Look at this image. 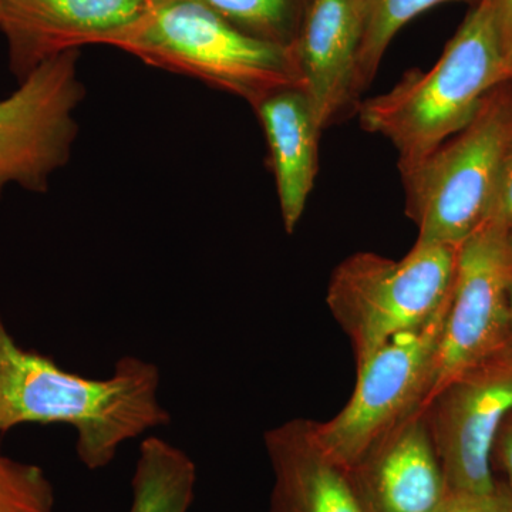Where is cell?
<instances>
[{"mask_svg": "<svg viewBox=\"0 0 512 512\" xmlns=\"http://www.w3.org/2000/svg\"><path fill=\"white\" fill-rule=\"evenodd\" d=\"M493 3L505 72L508 79L512 80V0H493Z\"/></svg>", "mask_w": 512, "mask_h": 512, "instance_id": "44dd1931", "label": "cell"}, {"mask_svg": "<svg viewBox=\"0 0 512 512\" xmlns=\"http://www.w3.org/2000/svg\"><path fill=\"white\" fill-rule=\"evenodd\" d=\"M362 2V40L357 55L355 90L362 96L375 80L387 47L404 25L434 6L447 2L478 0H360Z\"/></svg>", "mask_w": 512, "mask_h": 512, "instance_id": "2e32d148", "label": "cell"}, {"mask_svg": "<svg viewBox=\"0 0 512 512\" xmlns=\"http://www.w3.org/2000/svg\"><path fill=\"white\" fill-rule=\"evenodd\" d=\"M256 39L291 49L311 0H197Z\"/></svg>", "mask_w": 512, "mask_h": 512, "instance_id": "e0dca14e", "label": "cell"}, {"mask_svg": "<svg viewBox=\"0 0 512 512\" xmlns=\"http://www.w3.org/2000/svg\"><path fill=\"white\" fill-rule=\"evenodd\" d=\"M511 286L507 227L485 222L457 249L450 301L423 407L451 380L511 345Z\"/></svg>", "mask_w": 512, "mask_h": 512, "instance_id": "52a82bcc", "label": "cell"}, {"mask_svg": "<svg viewBox=\"0 0 512 512\" xmlns=\"http://www.w3.org/2000/svg\"><path fill=\"white\" fill-rule=\"evenodd\" d=\"M493 456L497 457L498 463L503 467L505 476L508 478V487L512 491V413L504 420L503 426L498 431Z\"/></svg>", "mask_w": 512, "mask_h": 512, "instance_id": "7402d4cb", "label": "cell"}, {"mask_svg": "<svg viewBox=\"0 0 512 512\" xmlns=\"http://www.w3.org/2000/svg\"><path fill=\"white\" fill-rule=\"evenodd\" d=\"M80 50L40 64L0 100V197L9 185L43 194L72 157L86 97Z\"/></svg>", "mask_w": 512, "mask_h": 512, "instance_id": "ba28073f", "label": "cell"}, {"mask_svg": "<svg viewBox=\"0 0 512 512\" xmlns=\"http://www.w3.org/2000/svg\"><path fill=\"white\" fill-rule=\"evenodd\" d=\"M488 222H497L504 227L512 222V138L505 151Z\"/></svg>", "mask_w": 512, "mask_h": 512, "instance_id": "ffe728a7", "label": "cell"}, {"mask_svg": "<svg viewBox=\"0 0 512 512\" xmlns=\"http://www.w3.org/2000/svg\"><path fill=\"white\" fill-rule=\"evenodd\" d=\"M510 312H511V330H512V286L510 292Z\"/></svg>", "mask_w": 512, "mask_h": 512, "instance_id": "cb8c5ba5", "label": "cell"}, {"mask_svg": "<svg viewBox=\"0 0 512 512\" xmlns=\"http://www.w3.org/2000/svg\"><path fill=\"white\" fill-rule=\"evenodd\" d=\"M252 109L264 128L282 224L291 235L298 228L318 175L322 127L302 86L275 90Z\"/></svg>", "mask_w": 512, "mask_h": 512, "instance_id": "5bb4252c", "label": "cell"}, {"mask_svg": "<svg viewBox=\"0 0 512 512\" xmlns=\"http://www.w3.org/2000/svg\"><path fill=\"white\" fill-rule=\"evenodd\" d=\"M151 0H0V33L10 72L28 77L40 64L107 39L141 15Z\"/></svg>", "mask_w": 512, "mask_h": 512, "instance_id": "30bf717a", "label": "cell"}, {"mask_svg": "<svg viewBox=\"0 0 512 512\" xmlns=\"http://www.w3.org/2000/svg\"><path fill=\"white\" fill-rule=\"evenodd\" d=\"M55 505L45 471L6 456L0 447V512H56Z\"/></svg>", "mask_w": 512, "mask_h": 512, "instance_id": "ac0fdd59", "label": "cell"}, {"mask_svg": "<svg viewBox=\"0 0 512 512\" xmlns=\"http://www.w3.org/2000/svg\"><path fill=\"white\" fill-rule=\"evenodd\" d=\"M457 249L416 241L402 259L356 252L333 269L330 313L348 336L356 365L397 333L417 328L446 305Z\"/></svg>", "mask_w": 512, "mask_h": 512, "instance_id": "5b68a950", "label": "cell"}, {"mask_svg": "<svg viewBox=\"0 0 512 512\" xmlns=\"http://www.w3.org/2000/svg\"><path fill=\"white\" fill-rule=\"evenodd\" d=\"M104 46L241 97L251 107L282 87H303L291 49L247 35L197 0H151Z\"/></svg>", "mask_w": 512, "mask_h": 512, "instance_id": "3957f363", "label": "cell"}, {"mask_svg": "<svg viewBox=\"0 0 512 512\" xmlns=\"http://www.w3.org/2000/svg\"><path fill=\"white\" fill-rule=\"evenodd\" d=\"M505 80L493 0H478L430 70H410L390 92L360 103V126L393 144L404 173L463 130Z\"/></svg>", "mask_w": 512, "mask_h": 512, "instance_id": "7a4b0ae2", "label": "cell"}, {"mask_svg": "<svg viewBox=\"0 0 512 512\" xmlns=\"http://www.w3.org/2000/svg\"><path fill=\"white\" fill-rule=\"evenodd\" d=\"M434 512H512V491L501 483L491 493L450 491Z\"/></svg>", "mask_w": 512, "mask_h": 512, "instance_id": "d6986e66", "label": "cell"}, {"mask_svg": "<svg viewBox=\"0 0 512 512\" xmlns=\"http://www.w3.org/2000/svg\"><path fill=\"white\" fill-rule=\"evenodd\" d=\"M511 138L512 80H505L463 130L400 173L417 241L458 248L488 222Z\"/></svg>", "mask_w": 512, "mask_h": 512, "instance_id": "277c9868", "label": "cell"}, {"mask_svg": "<svg viewBox=\"0 0 512 512\" xmlns=\"http://www.w3.org/2000/svg\"><path fill=\"white\" fill-rule=\"evenodd\" d=\"M197 478V466L183 448L147 437L138 450L128 512H190Z\"/></svg>", "mask_w": 512, "mask_h": 512, "instance_id": "9a60e30c", "label": "cell"}, {"mask_svg": "<svg viewBox=\"0 0 512 512\" xmlns=\"http://www.w3.org/2000/svg\"><path fill=\"white\" fill-rule=\"evenodd\" d=\"M423 410L448 490L494 491L495 439L512 413V343L451 380Z\"/></svg>", "mask_w": 512, "mask_h": 512, "instance_id": "9c48e42d", "label": "cell"}, {"mask_svg": "<svg viewBox=\"0 0 512 512\" xmlns=\"http://www.w3.org/2000/svg\"><path fill=\"white\" fill-rule=\"evenodd\" d=\"M370 512H434L450 493L424 410H417L352 468Z\"/></svg>", "mask_w": 512, "mask_h": 512, "instance_id": "7c38bea8", "label": "cell"}, {"mask_svg": "<svg viewBox=\"0 0 512 512\" xmlns=\"http://www.w3.org/2000/svg\"><path fill=\"white\" fill-rule=\"evenodd\" d=\"M448 301L423 325L397 333L359 363L346 406L325 423L313 421V434L330 457L355 467L377 441L421 410Z\"/></svg>", "mask_w": 512, "mask_h": 512, "instance_id": "8992f818", "label": "cell"}, {"mask_svg": "<svg viewBox=\"0 0 512 512\" xmlns=\"http://www.w3.org/2000/svg\"><path fill=\"white\" fill-rule=\"evenodd\" d=\"M264 443L274 474L269 512H370L352 468L320 447L313 420L279 424Z\"/></svg>", "mask_w": 512, "mask_h": 512, "instance_id": "4fadbf2b", "label": "cell"}, {"mask_svg": "<svg viewBox=\"0 0 512 512\" xmlns=\"http://www.w3.org/2000/svg\"><path fill=\"white\" fill-rule=\"evenodd\" d=\"M360 40V0H311L291 50L322 130L359 109L355 79Z\"/></svg>", "mask_w": 512, "mask_h": 512, "instance_id": "8fae6325", "label": "cell"}, {"mask_svg": "<svg viewBox=\"0 0 512 512\" xmlns=\"http://www.w3.org/2000/svg\"><path fill=\"white\" fill-rule=\"evenodd\" d=\"M160 389V367L134 355L120 357L107 379L66 372L19 346L0 315V434L23 424H67L80 463L103 470L127 441L171 423Z\"/></svg>", "mask_w": 512, "mask_h": 512, "instance_id": "6da1fadb", "label": "cell"}, {"mask_svg": "<svg viewBox=\"0 0 512 512\" xmlns=\"http://www.w3.org/2000/svg\"><path fill=\"white\" fill-rule=\"evenodd\" d=\"M507 238H508V245H510L511 254H512V222L507 227Z\"/></svg>", "mask_w": 512, "mask_h": 512, "instance_id": "603a6c76", "label": "cell"}]
</instances>
